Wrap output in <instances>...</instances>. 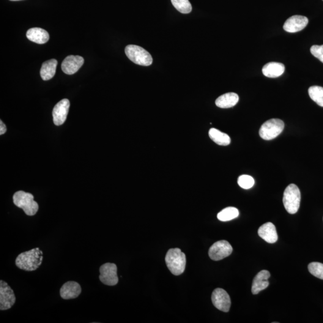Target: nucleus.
<instances>
[{
    "mask_svg": "<svg viewBox=\"0 0 323 323\" xmlns=\"http://www.w3.org/2000/svg\"><path fill=\"white\" fill-rule=\"evenodd\" d=\"M209 134L210 138L220 146H226L231 143V138L228 134L221 132L217 129H210Z\"/></svg>",
    "mask_w": 323,
    "mask_h": 323,
    "instance_id": "412c9836",
    "label": "nucleus"
},
{
    "mask_svg": "<svg viewBox=\"0 0 323 323\" xmlns=\"http://www.w3.org/2000/svg\"><path fill=\"white\" fill-rule=\"evenodd\" d=\"M126 55L131 61L142 66H149L153 58L149 53L140 46L130 45L125 48Z\"/></svg>",
    "mask_w": 323,
    "mask_h": 323,
    "instance_id": "39448f33",
    "label": "nucleus"
},
{
    "mask_svg": "<svg viewBox=\"0 0 323 323\" xmlns=\"http://www.w3.org/2000/svg\"><path fill=\"white\" fill-rule=\"evenodd\" d=\"M310 51L314 56L323 63V45H314L311 48Z\"/></svg>",
    "mask_w": 323,
    "mask_h": 323,
    "instance_id": "bb28decb",
    "label": "nucleus"
},
{
    "mask_svg": "<svg viewBox=\"0 0 323 323\" xmlns=\"http://www.w3.org/2000/svg\"><path fill=\"white\" fill-rule=\"evenodd\" d=\"M16 302L14 292L6 282L0 281V310H7Z\"/></svg>",
    "mask_w": 323,
    "mask_h": 323,
    "instance_id": "1a4fd4ad",
    "label": "nucleus"
},
{
    "mask_svg": "<svg viewBox=\"0 0 323 323\" xmlns=\"http://www.w3.org/2000/svg\"><path fill=\"white\" fill-rule=\"evenodd\" d=\"M212 300L213 305L219 310L224 313L229 311L231 300L225 290L220 288L215 289L212 294Z\"/></svg>",
    "mask_w": 323,
    "mask_h": 323,
    "instance_id": "9d476101",
    "label": "nucleus"
},
{
    "mask_svg": "<svg viewBox=\"0 0 323 323\" xmlns=\"http://www.w3.org/2000/svg\"><path fill=\"white\" fill-rule=\"evenodd\" d=\"M174 7L183 14H188L191 12L192 7L188 0H171Z\"/></svg>",
    "mask_w": 323,
    "mask_h": 323,
    "instance_id": "b1692460",
    "label": "nucleus"
},
{
    "mask_svg": "<svg viewBox=\"0 0 323 323\" xmlns=\"http://www.w3.org/2000/svg\"><path fill=\"white\" fill-rule=\"evenodd\" d=\"M285 71V66L280 62L268 63L262 68V73L265 76L269 78H276L281 76Z\"/></svg>",
    "mask_w": 323,
    "mask_h": 323,
    "instance_id": "f3484780",
    "label": "nucleus"
},
{
    "mask_svg": "<svg viewBox=\"0 0 323 323\" xmlns=\"http://www.w3.org/2000/svg\"><path fill=\"white\" fill-rule=\"evenodd\" d=\"M233 248L225 240L219 241L213 244L209 249V254L213 261H218L231 255Z\"/></svg>",
    "mask_w": 323,
    "mask_h": 323,
    "instance_id": "6e6552de",
    "label": "nucleus"
},
{
    "mask_svg": "<svg viewBox=\"0 0 323 323\" xmlns=\"http://www.w3.org/2000/svg\"><path fill=\"white\" fill-rule=\"evenodd\" d=\"M258 235L265 242L269 243H275L278 240V235L274 224L268 222L263 224L258 230Z\"/></svg>",
    "mask_w": 323,
    "mask_h": 323,
    "instance_id": "dca6fc26",
    "label": "nucleus"
},
{
    "mask_svg": "<svg viewBox=\"0 0 323 323\" xmlns=\"http://www.w3.org/2000/svg\"><path fill=\"white\" fill-rule=\"evenodd\" d=\"M70 107L69 100L63 99L54 107L53 116L54 124L56 126L64 124Z\"/></svg>",
    "mask_w": 323,
    "mask_h": 323,
    "instance_id": "9b49d317",
    "label": "nucleus"
},
{
    "mask_svg": "<svg viewBox=\"0 0 323 323\" xmlns=\"http://www.w3.org/2000/svg\"><path fill=\"white\" fill-rule=\"evenodd\" d=\"M13 200L16 206L23 209L27 215L33 216L36 215L39 207L31 193L22 190L16 191L13 195Z\"/></svg>",
    "mask_w": 323,
    "mask_h": 323,
    "instance_id": "7ed1b4c3",
    "label": "nucleus"
},
{
    "mask_svg": "<svg viewBox=\"0 0 323 323\" xmlns=\"http://www.w3.org/2000/svg\"><path fill=\"white\" fill-rule=\"evenodd\" d=\"M308 24V19L305 16L295 15L291 16L284 24L283 28L286 31L295 33L302 31Z\"/></svg>",
    "mask_w": 323,
    "mask_h": 323,
    "instance_id": "f8f14e48",
    "label": "nucleus"
},
{
    "mask_svg": "<svg viewBox=\"0 0 323 323\" xmlns=\"http://www.w3.org/2000/svg\"><path fill=\"white\" fill-rule=\"evenodd\" d=\"M43 254V251L39 248L19 254L16 259V267L27 271L37 270L42 264Z\"/></svg>",
    "mask_w": 323,
    "mask_h": 323,
    "instance_id": "f257e3e1",
    "label": "nucleus"
},
{
    "mask_svg": "<svg viewBox=\"0 0 323 323\" xmlns=\"http://www.w3.org/2000/svg\"><path fill=\"white\" fill-rule=\"evenodd\" d=\"M84 62L83 57L81 56H68L62 63V70L66 75H74L78 72L83 65Z\"/></svg>",
    "mask_w": 323,
    "mask_h": 323,
    "instance_id": "ddd939ff",
    "label": "nucleus"
},
{
    "mask_svg": "<svg viewBox=\"0 0 323 323\" xmlns=\"http://www.w3.org/2000/svg\"><path fill=\"white\" fill-rule=\"evenodd\" d=\"M57 60L53 59L43 63L40 70V76L43 81H49L55 75Z\"/></svg>",
    "mask_w": 323,
    "mask_h": 323,
    "instance_id": "aec40b11",
    "label": "nucleus"
},
{
    "mask_svg": "<svg viewBox=\"0 0 323 323\" xmlns=\"http://www.w3.org/2000/svg\"><path fill=\"white\" fill-rule=\"evenodd\" d=\"M270 276L269 271L267 270H261L254 277L252 284L251 292L253 295L258 294L262 290L267 289L269 286L268 279Z\"/></svg>",
    "mask_w": 323,
    "mask_h": 323,
    "instance_id": "2eb2a0df",
    "label": "nucleus"
},
{
    "mask_svg": "<svg viewBox=\"0 0 323 323\" xmlns=\"http://www.w3.org/2000/svg\"><path fill=\"white\" fill-rule=\"evenodd\" d=\"M10 1H20V0H10Z\"/></svg>",
    "mask_w": 323,
    "mask_h": 323,
    "instance_id": "c85d7f7f",
    "label": "nucleus"
},
{
    "mask_svg": "<svg viewBox=\"0 0 323 323\" xmlns=\"http://www.w3.org/2000/svg\"><path fill=\"white\" fill-rule=\"evenodd\" d=\"M7 128L3 122H2V120L0 121V135H2L6 132Z\"/></svg>",
    "mask_w": 323,
    "mask_h": 323,
    "instance_id": "cd10ccee",
    "label": "nucleus"
},
{
    "mask_svg": "<svg viewBox=\"0 0 323 323\" xmlns=\"http://www.w3.org/2000/svg\"><path fill=\"white\" fill-rule=\"evenodd\" d=\"M308 270L312 275L323 280V264L322 263H311L308 265Z\"/></svg>",
    "mask_w": 323,
    "mask_h": 323,
    "instance_id": "393cba45",
    "label": "nucleus"
},
{
    "mask_svg": "<svg viewBox=\"0 0 323 323\" xmlns=\"http://www.w3.org/2000/svg\"><path fill=\"white\" fill-rule=\"evenodd\" d=\"M238 184L241 188H244V189H249L254 186V180L250 176L242 175L238 178Z\"/></svg>",
    "mask_w": 323,
    "mask_h": 323,
    "instance_id": "a878e982",
    "label": "nucleus"
},
{
    "mask_svg": "<svg viewBox=\"0 0 323 323\" xmlns=\"http://www.w3.org/2000/svg\"><path fill=\"white\" fill-rule=\"evenodd\" d=\"M239 101V96L234 92L227 93L221 95L215 101V105L219 108H233Z\"/></svg>",
    "mask_w": 323,
    "mask_h": 323,
    "instance_id": "6ab92c4d",
    "label": "nucleus"
},
{
    "mask_svg": "<svg viewBox=\"0 0 323 323\" xmlns=\"http://www.w3.org/2000/svg\"><path fill=\"white\" fill-rule=\"evenodd\" d=\"M165 262L170 272L174 275L182 274L186 265V255L180 248H171L167 252Z\"/></svg>",
    "mask_w": 323,
    "mask_h": 323,
    "instance_id": "f03ea898",
    "label": "nucleus"
},
{
    "mask_svg": "<svg viewBox=\"0 0 323 323\" xmlns=\"http://www.w3.org/2000/svg\"><path fill=\"white\" fill-rule=\"evenodd\" d=\"M81 292L80 284L76 281H68L60 289V295L65 300L76 299Z\"/></svg>",
    "mask_w": 323,
    "mask_h": 323,
    "instance_id": "4468645a",
    "label": "nucleus"
},
{
    "mask_svg": "<svg viewBox=\"0 0 323 323\" xmlns=\"http://www.w3.org/2000/svg\"><path fill=\"white\" fill-rule=\"evenodd\" d=\"M308 94L311 100L323 108V87L318 86H311L308 89Z\"/></svg>",
    "mask_w": 323,
    "mask_h": 323,
    "instance_id": "5701e85b",
    "label": "nucleus"
},
{
    "mask_svg": "<svg viewBox=\"0 0 323 323\" xmlns=\"http://www.w3.org/2000/svg\"><path fill=\"white\" fill-rule=\"evenodd\" d=\"M284 123L279 119H272L268 120L261 126L259 130V135L265 140H271L277 137L283 132Z\"/></svg>",
    "mask_w": 323,
    "mask_h": 323,
    "instance_id": "423d86ee",
    "label": "nucleus"
},
{
    "mask_svg": "<svg viewBox=\"0 0 323 323\" xmlns=\"http://www.w3.org/2000/svg\"><path fill=\"white\" fill-rule=\"evenodd\" d=\"M100 280L104 284L109 286L116 285L119 282L117 268L114 264L106 263L100 268Z\"/></svg>",
    "mask_w": 323,
    "mask_h": 323,
    "instance_id": "0eeeda50",
    "label": "nucleus"
},
{
    "mask_svg": "<svg viewBox=\"0 0 323 323\" xmlns=\"http://www.w3.org/2000/svg\"><path fill=\"white\" fill-rule=\"evenodd\" d=\"M27 37L32 42L42 45L48 42L49 34L46 30L42 28H32L27 31Z\"/></svg>",
    "mask_w": 323,
    "mask_h": 323,
    "instance_id": "a211bd4d",
    "label": "nucleus"
},
{
    "mask_svg": "<svg viewBox=\"0 0 323 323\" xmlns=\"http://www.w3.org/2000/svg\"></svg>",
    "mask_w": 323,
    "mask_h": 323,
    "instance_id": "c756f323",
    "label": "nucleus"
},
{
    "mask_svg": "<svg viewBox=\"0 0 323 323\" xmlns=\"http://www.w3.org/2000/svg\"><path fill=\"white\" fill-rule=\"evenodd\" d=\"M301 195L299 188L294 184L287 186L284 190L283 204L289 214L294 215L299 209Z\"/></svg>",
    "mask_w": 323,
    "mask_h": 323,
    "instance_id": "20e7f679",
    "label": "nucleus"
},
{
    "mask_svg": "<svg viewBox=\"0 0 323 323\" xmlns=\"http://www.w3.org/2000/svg\"><path fill=\"white\" fill-rule=\"evenodd\" d=\"M239 216V211L235 207H227L221 210L217 215V218L221 221H228L233 220Z\"/></svg>",
    "mask_w": 323,
    "mask_h": 323,
    "instance_id": "4be33fe9",
    "label": "nucleus"
}]
</instances>
